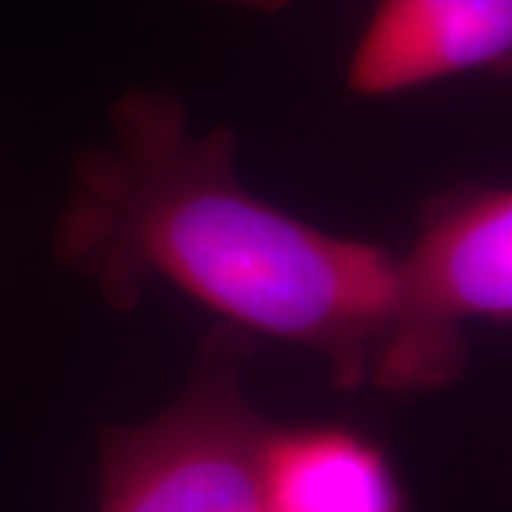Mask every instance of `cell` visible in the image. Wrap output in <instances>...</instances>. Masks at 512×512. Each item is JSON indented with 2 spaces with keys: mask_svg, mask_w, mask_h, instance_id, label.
<instances>
[{
  "mask_svg": "<svg viewBox=\"0 0 512 512\" xmlns=\"http://www.w3.org/2000/svg\"><path fill=\"white\" fill-rule=\"evenodd\" d=\"M231 128H188L183 100L131 89L103 146L74 165L55 228L60 265L131 311L157 276L228 325L322 353L339 387H362L396 299V256L325 234L245 191Z\"/></svg>",
  "mask_w": 512,
  "mask_h": 512,
  "instance_id": "obj_1",
  "label": "cell"
},
{
  "mask_svg": "<svg viewBox=\"0 0 512 512\" xmlns=\"http://www.w3.org/2000/svg\"><path fill=\"white\" fill-rule=\"evenodd\" d=\"M251 333L222 325L177 402L143 424L100 433L97 512H265L262 453L271 424L242 393Z\"/></svg>",
  "mask_w": 512,
  "mask_h": 512,
  "instance_id": "obj_2",
  "label": "cell"
},
{
  "mask_svg": "<svg viewBox=\"0 0 512 512\" xmlns=\"http://www.w3.org/2000/svg\"><path fill=\"white\" fill-rule=\"evenodd\" d=\"M265 512H410L382 447L345 427L271 430L262 453Z\"/></svg>",
  "mask_w": 512,
  "mask_h": 512,
  "instance_id": "obj_5",
  "label": "cell"
},
{
  "mask_svg": "<svg viewBox=\"0 0 512 512\" xmlns=\"http://www.w3.org/2000/svg\"><path fill=\"white\" fill-rule=\"evenodd\" d=\"M512 0H379L348 66L350 92L382 97L510 63Z\"/></svg>",
  "mask_w": 512,
  "mask_h": 512,
  "instance_id": "obj_4",
  "label": "cell"
},
{
  "mask_svg": "<svg viewBox=\"0 0 512 512\" xmlns=\"http://www.w3.org/2000/svg\"><path fill=\"white\" fill-rule=\"evenodd\" d=\"M231 6H239V9H254V12H279L285 9L291 0H225Z\"/></svg>",
  "mask_w": 512,
  "mask_h": 512,
  "instance_id": "obj_6",
  "label": "cell"
},
{
  "mask_svg": "<svg viewBox=\"0 0 512 512\" xmlns=\"http://www.w3.org/2000/svg\"><path fill=\"white\" fill-rule=\"evenodd\" d=\"M512 316V194L473 188L447 197L424 220L419 242L396 259V299L367 384L433 390L467 362L461 325Z\"/></svg>",
  "mask_w": 512,
  "mask_h": 512,
  "instance_id": "obj_3",
  "label": "cell"
}]
</instances>
